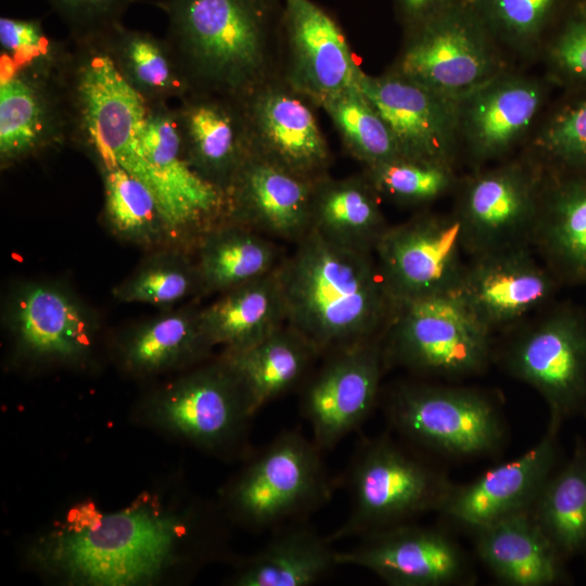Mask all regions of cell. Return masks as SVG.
<instances>
[{
  "label": "cell",
  "instance_id": "obj_10",
  "mask_svg": "<svg viewBox=\"0 0 586 586\" xmlns=\"http://www.w3.org/2000/svg\"><path fill=\"white\" fill-rule=\"evenodd\" d=\"M2 314L16 354L28 361L75 367L93 354L98 317L62 282L33 279L16 283Z\"/></svg>",
  "mask_w": 586,
  "mask_h": 586
},
{
  "label": "cell",
  "instance_id": "obj_36",
  "mask_svg": "<svg viewBox=\"0 0 586 586\" xmlns=\"http://www.w3.org/2000/svg\"><path fill=\"white\" fill-rule=\"evenodd\" d=\"M564 558L586 553V446L577 438L570 460L545 483L530 509Z\"/></svg>",
  "mask_w": 586,
  "mask_h": 586
},
{
  "label": "cell",
  "instance_id": "obj_2",
  "mask_svg": "<svg viewBox=\"0 0 586 586\" xmlns=\"http://www.w3.org/2000/svg\"><path fill=\"white\" fill-rule=\"evenodd\" d=\"M278 271L286 324L319 355L380 336L394 313L373 253L336 245L313 229Z\"/></svg>",
  "mask_w": 586,
  "mask_h": 586
},
{
  "label": "cell",
  "instance_id": "obj_38",
  "mask_svg": "<svg viewBox=\"0 0 586 586\" xmlns=\"http://www.w3.org/2000/svg\"><path fill=\"white\" fill-rule=\"evenodd\" d=\"M198 294H203L198 264L187 249L177 245L152 250L112 290L118 302L150 304L164 309Z\"/></svg>",
  "mask_w": 586,
  "mask_h": 586
},
{
  "label": "cell",
  "instance_id": "obj_24",
  "mask_svg": "<svg viewBox=\"0 0 586 586\" xmlns=\"http://www.w3.org/2000/svg\"><path fill=\"white\" fill-rule=\"evenodd\" d=\"M315 182L252 154L226 191V219L296 243L310 229Z\"/></svg>",
  "mask_w": 586,
  "mask_h": 586
},
{
  "label": "cell",
  "instance_id": "obj_46",
  "mask_svg": "<svg viewBox=\"0 0 586 586\" xmlns=\"http://www.w3.org/2000/svg\"><path fill=\"white\" fill-rule=\"evenodd\" d=\"M466 0H393L404 31L415 28Z\"/></svg>",
  "mask_w": 586,
  "mask_h": 586
},
{
  "label": "cell",
  "instance_id": "obj_3",
  "mask_svg": "<svg viewBox=\"0 0 586 586\" xmlns=\"http://www.w3.org/2000/svg\"><path fill=\"white\" fill-rule=\"evenodd\" d=\"M191 92L242 98L280 76L284 0H154Z\"/></svg>",
  "mask_w": 586,
  "mask_h": 586
},
{
  "label": "cell",
  "instance_id": "obj_25",
  "mask_svg": "<svg viewBox=\"0 0 586 586\" xmlns=\"http://www.w3.org/2000/svg\"><path fill=\"white\" fill-rule=\"evenodd\" d=\"M184 154L206 181L227 191L252 155L240 98L192 91L175 106Z\"/></svg>",
  "mask_w": 586,
  "mask_h": 586
},
{
  "label": "cell",
  "instance_id": "obj_14",
  "mask_svg": "<svg viewBox=\"0 0 586 586\" xmlns=\"http://www.w3.org/2000/svg\"><path fill=\"white\" fill-rule=\"evenodd\" d=\"M517 379L534 387L550 415L586 412V317L559 306L519 334L506 352Z\"/></svg>",
  "mask_w": 586,
  "mask_h": 586
},
{
  "label": "cell",
  "instance_id": "obj_44",
  "mask_svg": "<svg viewBox=\"0 0 586 586\" xmlns=\"http://www.w3.org/2000/svg\"><path fill=\"white\" fill-rule=\"evenodd\" d=\"M1 54L18 64L56 63L67 44L51 39L40 20L2 16L0 18Z\"/></svg>",
  "mask_w": 586,
  "mask_h": 586
},
{
  "label": "cell",
  "instance_id": "obj_11",
  "mask_svg": "<svg viewBox=\"0 0 586 586\" xmlns=\"http://www.w3.org/2000/svg\"><path fill=\"white\" fill-rule=\"evenodd\" d=\"M462 250V226L456 213H423L388 226L373 255L394 307L455 292L464 268Z\"/></svg>",
  "mask_w": 586,
  "mask_h": 586
},
{
  "label": "cell",
  "instance_id": "obj_7",
  "mask_svg": "<svg viewBox=\"0 0 586 586\" xmlns=\"http://www.w3.org/2000/svg\"><path fill=\"white\" fill-rule=\"evenodd\" d=\"M384 331L385 366H400L422 375L476 374L492 354V333L455 292L397 306Z\"/></svg>",
  "mask_w": 586,
  "mask_h": 586
},
{
  "label": "cell",
  "instance_id": "obj_29",
  "mask_svg": "<svg viewBox=\"0 0 586 586\" xmlns=\"http://www.w3.org/2000/svg\"><path fill=\"white\" fill-rule=\"evenodd\" d=\"M200 322L209 347L226 353L249 348L286 324L278 267L221 293L201 309Z\"/></svg>",
  "mask_w": 586,
  "mask_h": 586
},
{
  "label": "cell",
  "instance_id": "obj_37",
  "mask_svg": "<svg viewBox=\"0 0 586 586\" xmlns=\"http://www.w3.org/2000/svg\"><path fill=\"white\" fill-rule=\"evenodd\" d=\"M99 173L104 191L102 219L113 235L150 251L175 245L160 203L142 180L119 166Z\"/></svg>",
  "mask_w": 586,
  "mask_h": 586
},
{
  "label": "cell",
  "instance_id": "obj_8",
  "mask_svg": "<svg viewBox=\"0 0 586 586\" xmlns=\"http://www.w3.org/2000/svg\"><path fill=\"white\" fill-rule=\"evenodd\" d=\"M404 34L390 69L445 97L460 100L508 71L473 0Z\"/></svg>",
  "mask_w": 586,
  "mask_h": 586
},
{
  "label": "cell",
  "instance_id": "obj_9",
  "mask_svg": "<svg viewBox=\"0 0 586 586\" xmlns=\"http://www.w3.org/2000/svg\"><path fill=\"white\" fill-rule=\"evenodd\" d=\"M386 409L405 438L445 456L493 454L505 437L499 407L476 388L404 384L391 394Z\"/></svg>",
  "mask_w": 586,
  "mask_h": 586
},
{
  "label": "cell",
  "instance_id": "obj_33",
  "mask_svg": "<svg viewBox=\"0 0 586 586\" xmlns=\"http://www.w3.org/2000/svg\"><path fill=\"white\" fill-rule=\"evenodd\" d=\"M318 355L298 332L284 324L249 348L222 352L220 358L241 383L254 416L301 382Z\"/></svg>",
  "mask_w": 586,
  "mask_h": 586
},
{
  "label": "cell",
  "instance_id": "obj_1",
  "mask_svg": "<svg viewBox=\"0 0 586 586\" xmlns=\"http://www.w3.org/2000/svg\"><path fill=\"white\" fill-rule=\"evenodd\" d=\"M191 530L189 519L169 513L152 497L109 513L82 502L38 539L31 558L72 584L142 585L178 561Z\"/></svg>",
  "mask_w": 586,
  "mask_h": 586
},
{
  "label": "cell",
  "instance_id": "obj_41",
  "mask_svg": "<svg viewBox=\"0 0 586 586\" xmlns=\"http://www.w3.org/2000/svg\"><path fill=\"white\" fill-rule=\"evenodd\" d=\"M561 0H473L489 31L519 51L534 49Z\"/></svg>",
  "mask_w": 586,
  "mask_h": 586
},
{
  "label": "cell",
  "instance_id": "obj_27",
  "mask_svg": "<svg viewBox=\"0 0 586 586\" xmlns=\"http://www.w3.org/2000/svg\"><path fill=\"white\" fill-rule=\"evenodd\" d=\"M532 241L562 284H586V171L545 179Z\"/></svg>",
  "mask_w": 586,
  "mask_h": 586
},
{
  "label": "cell",
  "instance_id": "obj_6",
  "mask_svg": "<svg viewBox=\"0 0 586 586\" xmlns=\"http://www.w3.org/2000/svg\"><path fill=\"white\" fill-rule=\"evenodd\" d=\"M347 486L351 510L345 522L328 536L332 544L438 512L454 484L384 435L359 445L348 469Z\"/></svg>",
  "mask_w": 586,
  "mask_h": 586
},
{
  "label": "cell",
  "instance_id": "obj_30",
  "mask_svg": "<svg viewBox=\"0 0 586 586\" xmlns=\"http://www.w3.org/2000/svg\"><path fill=\"white\" fill-rule=\"evenodd\" d=\"M380 202L364 174L327 175L315 182L310 229L336 245L373 253L388 227Z\"/></svg>",
  "mask_w": 586,
  "mask_h": 586
},
{
  "label": "cell",
  "instance_id": "obj_16",
  "mask_svg": "<svg viewBox=\"0 0 586 586\" xmlns=\"http://www.w3.org/2000/svg\"><path fill=\"white\" fill-rule=\"evenodd\" d=\"M240 100L252 154L310 180L329 175L332 152L308 97L278 76Z\"/></svg>",
  "mask_w": 586,
  "mask_h": 586
},
{
  "label": "cell",
  "instance_id": "obj_12",
  "mask_svg": "<svg viewBox=\"0 0 586 586\" xmlns=\"http://www.w3.org/2000/svg\"><path fill=\"white\" fill-rule=\"evenodd\" d=\"M141 141L174 244L195 247L211 228L226 220V192L189 163L169 103L149 104Z\"/></svg>",
  "mask_w": 586,
  "mask_h": 586
},
{
  "label": "cell",
  "instance_id": "obj_35",
  "mask_svg": "<svg viewBox=\"0 0 586 586\" xmlns=\"http://www.w3.org/2000/svg\"><path fill=\"white\" fill-rule=\"evenodd\" d=\"M126 81L149 103L178 101L191 92L166 38L119 23L101 39Z\"/></svg>",
  "mask_w": 586,
  "mask_h": 586
},
{
  "label": "cell",
  "instance_id": "obj_15",
  "mask_svg": "<svg viewBox=\"0 0 586 586\" xmlns=\"http://www.w3.org/2000/svg\"><path fill=\"white\" fill-rule=\"evenodd\" d=\"M545 179L527 163H508L469 177L456 215L466 251L473 255L528 244L538 217Z\"/></svg>",
  "mask_w": 586,
  "mask_h": 586
},
{
  "label": "cell",
  "instance_id": "obj_4",
  "mask_svg": "<svg viewBox=\"0 0 586 586\" xmlns=\"http://www.w3.org/2000/svg\"><path fill=\"white\" fill-rule=\"evenodd\" d=\"M61 75L68 104L71 143L87 154L99 170L119 166L155 194L141 141L149 103L122 76L102 41L71 40Z\"/></svg>",
  "mask_w": 586,
  "mask_h": 586
},
{
  "label": "cell",
  "instance_id": "obj_23",
  "mask_svg": "<svg viewBox=\"0 0 586 586\" xmlns=\"http://www.w3.org/2000/svg\"><path fill=\"white\" fill-rule=\"evenodd\" d=\"M563 419L550 415L543 437L524 454L456 486L438 512L470 530L530 510L553 473Z\"/></svg>",
  "mask_w": 586,
  "mask_h": 586
},
{
  "label": "cell",
  "instance_id": "obj_17",
  "mask_svg": "<svg viewBox=\"0 0 586 586\" xmlns=\"http://www.w3.org/2000/svg\"><path fill=\"white\" fill-rule=\"evenodd\" d=\"M150 415L160 426L212 450L234 444L253 417L241 383L220 357L156 393Z\"/></svg>",
  "mask_w": 586,
  "mask_h": 586
},
{
  "label": "cell",
  "instance_id": "obj_32",
  "mask_svg": "<svg viewBox=\"0 0 586 586\" xmlns=\"http://www.w3.org/2000/svg\"><path fill=\"white\" fill-rule=\"evenodd\" d=\"M194 306L166 310L128 329L118 342L125 371L145 377L184 367L211 349Z\"/></svg>",
  "mask_w": 586,
  "mask_h": 586
},
{
  "label": "cell",
  "instance_id": "obj_19",
  "mask_svg": "<svg viewBox=\"0 0 586 586\" xmlns=\"http://www.w3.org/2000/svg\"><path fill=\"white\" fill-rule=\"evenodd\" d=\"M364 74L337 21L313 0H284L280 76L318 107Z\"/></svg>",
  "mask_w": 586,
  "mask_h": 586
},
{
  "label": "cell",
  "instance_id": "obj_18",
  "mask_svg": "<svg viewBox=\"0 0 586 586\" xmlns=\"http://www.w3.org/2000/svg\"><path fill=\"white\" fill-rule=\"evenodd\" d=\"M380 336L329 353L306 384L300 408L320 450L337 445L374 408L385 367Z\"/></svg>",
  "mask_w": 586,
  "mask_h": 586
},
{
  "label": "cell",
  "instance_id": "obj_26",
  "mask_svg": "<svg viewBox=\"0 0 586 586\" xmlns=\"http://www.w3.org/2000/svg\"><path fill=\"white\" fill-rule=\"evenodd\" d=\"M535 78L507 71L459 100V137L475 162L497 158L527 133L544 102Z\"/></svg>",
  "mask_w": 586,
  "mask_h": 586
},
{
  "label": "cell",
  "instance_id": "obj_13",
  "mask_svg": "<svg viewBox=\"0 0 586 586\" xmlns=\"http://www.w3.org/2000/svg\"><path fill=\"white\" fill-rule=\"evenodd\" d=\"M62 60L58 63L18 64L1 54L2 169L71 143L69 112L61 75Z\"/></svg>",
  "mask_w": 586,
  "mask_h": 586
},
{
  "label": "cell",
  "instance_id": "obj_5",
  "mask_svg": "<svg viewBox=\"0 0 586 586\" xmlns=\"http://www.w3.org/2000/svg\"><path fill=\"white\" fill-rule=\"evenodd\" d=\"M321 451L300 430L278 434L229 486L226 502L234 519L257 533L308 521L333 491Z\"/></svg>",
  "mask_w": 586,
  "mask_h": 586
},
{
  "label": "cell",
  "instance_id": "obj_21",
  "mask_svg": "<svg viewBox=\"0 0 586 586\" xmlns=\"http://www.w3.org/2000/svg\"><path fill=\"white\" fill-rule=\"evenodd\" d=\"M360 89L387 125L400 156L453 164L459 137V100L392 69L364 72Z\"/></svg>",
  "mask_w": 586,
  "mask_h": 586
},
{
  "label": "cell",
  "instance_id": "obj_22",
  "mask_svg": "<svg viewBox=\"0 0 586 586\" xmlns=\"http://www.w3.org/2000/svg\"><path fill=\"white\" fill-rule=\"evenodd\" d=\"M528 244L474 255L455 293L491 333L545 305L562 284Z\"/></svg>",
  "mask_w": 586,
  "mask_h": 586
},
{
  "label": "cell",
  "instance_id": "obj_39",
  "mask_svg": "<svg viewBox=\"0 0 586 586\" xmlns=\"http://www.w3.org/2000/svg\"><path fill=\"white\" fill-rule=\"evenodd\" d=\"M319 109L329 116L347 153L364 167L400 156L387 125L360 86L327 98Z\"/></svg>",
  "mask_w": 586,
  "mask_h": 586
},
{
  "label": "cell",
  "instance_id": "obj_28",
  "mask_svg": "<svg viewBox=\"0 0 586 586\" xmlns=\"http://www.w3.org/2000/svg\"><path fill=\"white\" fill-rule=\"evenodd\" d=\"M474 532L479 558L501 583L548 586L563 578L565 559L530 510L508 515Z\"/></svg>",
  "mask_w": 586,
  "mask_h": 586
},
{
  "label": "cell",
  "instance_id": "obj_45",
  "mask_svg": "<svg viewBox=\"0 0 586 586\" xmlns=\"http://www.w3.org/2000/svg\"><path fill=\"white\" fill-rule=\"evenodd\" d=\"M555 74L572 81H586V1L571 11L548 47Z\"/></svg>",
  "mask_w": 586,
  "mask_h": 586
},
{
  "label": "cell",
  "instance_id": "obj_20",
  "mask_svg": "<svg viewBox=\"0 0 586 586\" xmlns=\"http://www.w3.org/2000/svg\"><path fill=\"white\" fill-rule=\"evenodd\" d=\"M335 559L393 586H450L471 576L466 555L445 532L408 522L360 536L352 548L336 550Z\"/></svg>",
  "mask_w": 586,
  "mask_h": 586
},
{
  "label": "cell",
  "instance_id": "obj_42",
  "mask_svg": "<svg viewBox=\"0 0 586 586\" xmlns=\"http://www.w3.org/2000/svg\"><path fill=\"white\" fill-rule=\"evenodd\" d=\"M533 146L558 171H586V99L553 114L536 133Z\"/></svg>",
  "mask_w": 586,
  "mask_h": 586
},
{
  "label": "cell",
  "instance_id": "obj_40",
  "mask_svg": "<svg viewBox=\"0 0 586 586\" xmlns=\"http://www.w3.org/2000/svg\"><path fill=\"white\" fill-rule=\"evenodd\" d=\"M380 198L403 205H424L445 195L456 183L453 164L418 161L403 156L362 173Z\"/></svg>",
  "mask_w": 586,
  "mask_h": 586
},
{
  "label": "cell",
  "instance_id": "obj_34",
  "mask_svg": "<svg viewBox=\"0 0 586 586\" xmlns=\"http://www.w3.org/2000/svg\"><path fill=\"white\" fill-rule=\"evenodd\" d=\"M195 249L203 294H221L267 275L282 260L270 238L227 219L211 228Z\"/></svg>",
  "mask_w": 586,
  "mask_h": 586
},
{
  "label": "cell",
  "instance_id": "obj_31",
  "mask_svg": "<svg viewBox=\"0 0 586 586\" xmlns=\"http://www.w3.org/2000/svg\"><path fill=\"white\" fill-rule=\"evenodd\" d=\"M263 549L239 563L232 583L238 586H308L337 565L328 537L308 521L272 532Z\"/></svg>",
  "mask_w": 586,
  "mask_h": 586
},
{
  "label": "cell",
  "instance_id": "obj_43",
  "mask_svg": "<svg viewBox=\"0 0 586 586\" xmlns=\"http://www.w3.org/2000/svg\"><path fill=\"white\" fill-rule=\"evenodd\" d=\"M66 25L71 40L84 42L101 39L137 0H48Z\"/></svg>",
  "mask_w": 586,
  "mask_h": 586
}]
</instances>
